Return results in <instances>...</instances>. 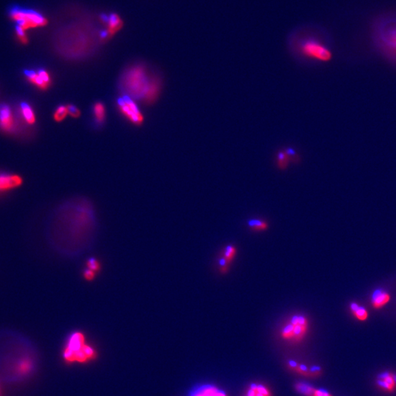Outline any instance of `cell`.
Segmentation results:
<instances>
[{
  "label": "cell",
  "instance_id": "30",
  "mask_svg": "<svg viewBox=\"0 0 396 396\" xmlns=\"http://www.w3.org/2000/svg\"><path fill=\"white\" fill-rule=\"evenodd\" d=\"M0 396H3V392H2L1 388V382H0Z\"/></svg>",
  "mask_w": 396,
  "mask_h": 396
},
{
  "label": "cell",
  "instance_id": "19",
  "mask_svg": "<svg viewBox=\"0 0 396 396\" xmlns=\"http://www.w3.org/2000/svg\"><path fill=\"white\" fill-rule=\"evenodd\" d=\"M247 224L249 229L252 231H255V232H262V231H267L270 227L268 222L262 219H257V218L247 220Z\"/></svg>",
  "mask_w": 396,
  "mask_h": 396
},
{
  "label": "cell",
  "instance_id": "23",
  "mask_svg": "<svg viewBox=\"0 0 396 396\" xmlns=\"http://www.w3.org/2000/svg\"><path fill=\"white\" fill-rule=\"evenodd\" d=\"M236 253H237V249H236V247L233 245V244H228L223 249L221 255L224 257V258L227 260L229 264H231L234 261Z\"/></svg>",
  "mask_w": 396,
  "mask_h": 396
},
{
  "label": "cell",
  "instance_id": "12",
  "mask_svg": "<svg viewBox=\"0 0 396 396\" xmlns=\"http://www.w3.org/2000/svg\"><path fill=\"white\" fill-rule=\"evenodd\" d=\"M16 120L11 107L7 105L0 107V129L6 133L15 131Z\"/></svg>",
  "mask_w": 396,
  "mask_h": 396
},
{
  "label": "cell",
  "instance_id": "27",
  "mask_svg": "<svg viewBox=\"0 0 396 396\" xmlns=\"http://www.w3.org/2000/svg\"><path fill=\"white\" fill-rule=\"evenodd\" d=\"M67 108H68V115H71V117H78L80 116V110H79L77 107H75L74 105L68 104V105L67 106Z\"/></svg>",
  "mask_w": 396,
  "mask_h": 396
},
{
  "label": "cell",
  "instance_id": "1",
  "mask_svg": "<svg viewBox=\"0 0 396 396\" xmlns=\"http://www.w3.org/2000/svg\"><path fill=\"white\" fill-rule=\"evenodd\" d=\"M96 231L93 205L85 199H73L54 209L46 223V240L57 253L80 256L92 245Z\"/></svg>",
  "mask_w": 396,
  "mask_h": 396
},
{
  "label": "cell",
  "instance_id": "5",
  "mask_svg": "<svg viewBox=\"0 0 396 396\" xmlns=\"http://www.w3.org/2000/svg\"><path fill=\"white\" fill-rule=\"evenodd\" d=\"M9 17L16 24V37L23 44L27 43V30L32 28L43 27L47 24L45 17L35 10L23 7L21 6H14L10 8Z\"/></svg>",
  "mask_w": 396,
  "mask_h": 396
},
{
  "label": "cell",
  "instance_id": "15",
  "mask_svg": "<svg viewBox=\"0 0 396 396\" xmlns=\"http://www.w3.org/2000/svg\"><path fill=\"white\" fill-rule=\"evenodd\" d=\"M390 296L387 291L382 289H377L373 293L371 296V302L375 308H381L389 302Z\"/></svg>",
  "mask_w": 396,
  "mask_h": 396
},
{
  "label": "cell",
  "instance_id": "28",
  "mask_svg": "<svg viewBox=\"0 0 396 396\" xmlns=\"http://www.w3.org/2000/svg\"><path fill=\"white\" fill-rule=\"evenodd\" d=\"M87 266V269H89V270H92V271L94 272L98 271V270H99V268H100L99 262L93 258L88 260Z\"/></svg>",
  "mask_w": 396,
  "mask_h": 396
},
{
  "label": "cell",
  "instance_id": "7",
  "mask_svg": "<svg viewBox=\"0 0 396 396\" xmlns=\"http://www.w3.org/2000/svg\"><path fill=\"white\" fill-rule=\"evenodd\" d=\"M297 50L304 58L319 63H328L333 56L326 44L314 37L303 38L298 44Z\"/></svg>",
  "mask_w": 396,
  "mask_h": 396
},
{
  "label": "cell",
  "instance_id": "13",
  "mask_svg": "<svg viewBox=\"0 0 396 396\" xmlns=\"http://www.w3.org/2000/svg\"><path fill=\"white\" fill-rule=\"evenodd\" d=\"M298 155L291 148L278 151L275 158L277 167L280 170L284 171L288 168L291 163L297 161Z\"/></svg>",
  "mask_w": 396,
  "mask_h": 396
},
{
  "label": "cell",
  "instance_id": "17",
  "mask_svg": "<svg viewBox=\"0 0 396 396\" xmlns=\"http://www.w3.org/2000/svg\"><path fill=\"white\" fill-rule=\"evenodd\" d=\"M20 113L23 120L27 124L34 125L36 122V115L33 109L27 103H22L20 105Z\"/></svg>",
  "mask_w": 396,
  "mask_h": 396
},
{
  "label": "cell",
  "instance_id": "16",
  "mask_svg": "<svg viewBox=\"0 0 396 396\" xmlns=\"http://www.w3.org/2000/svg\"><path fill=\"white\" fill-rule=\"evenodd\" d=\"M378 384L386 390H394L396 385V376L387 372L383 373L379 376Z\"/></svg>",
  "mask_w": 396,
  "mask_h": 396
},
{
  "label": "cell",
  "instance_id": "20",
  "mask_svg": "<svg viewBox=\"0 0 396 396\" xmlns=\"http://www.w3.org/2000/svg\"><path fill=\"white\" fill-rule=\"evenodd\" d=\"M192 396H227L223 391L213 387L206 386L198 389L192 393Z\"/></svg>",
  "mask_w": 396,
  "mask_h": 396
},
{
  "label": "cell",
  "instance_id": "22",
  "mask_svg": "<svg viewBox=\"0 0 396 396\" xmlns=\"http://www.w3.org/2000/svg\"><path fill=\"white\" fill-rule=\"evenodd\" d=\"M352 314L360 321H365L368 319V314L366 308L360 306L357 303H352L350 305Z\"/></svg>",
  "mask_w": 396,
  "mask_h": 396
},
{
  "label": "cell",
  "instance_id": "2",
  "mask_svg": "<svg viewBox=\"0 0 396 396\" xmlns=\"http://www.w3.org/2000/svg\"><path fill=\"white\" fill-rule=\"evenodd\" d=\"M38 355L32 340L11 329H0V382L18 384L36 372Z\"/></svg>",
  "mask_w": 396,
  "mask_h": 396
},
{
  "label": "cell",
  "instance_id": "6",
  "mask_svg": "<svg viewBox=\"0 0 396 396\" xmlns=\"http://www.w3.org/2000/svg\"><path fill=\"white\" fill-rule=\"evenodd\" d=\"M62 355L67 363H87L96 359L97 352L88 344L84 334L74 332L67 338Z\"/></svg>",
  "mask_w": 396,
  "mask_h": 396
},
{
  "label": "cell",
  "instance_id": "25",
  "mask_svg": "<svg viewBox=\"0 0 396 396\" xmlns=\"http://www.w3.org/2000/svg\"><path fill=\"white\" fill-rule=\"evenodd\" d=\"M68 108L67 106H60L54 112V120L57 122H61L66 118L68 115Z\"/></svg>",
  "mask_w": 396,
  "mask_h": 396
},
{
  "label": "cell",
  "instance_id": "3",
  "mask_svg": "<svg viewBox=\"0 0 396 396\" xmlns=\"http://www.w3.org/2000/svg\"><path fill=\"white\" fill-rule=\"evenodd\" d=\"M120 85L128 97L150 104L159 96L161 84L159 78L150 75L146 67L137 65L125 71Z\"/></svg>",
  "mask_w": 396,
  "mask_h": 396
},
{
  "label": "cell",
  "instance_id": "29",
  "mask_svg": "<svg viewBox=\"0 0 396 396\" xmlns=\"http://www.w3.org/2000/svg\"><path fill=\"white\" fill-rule=\"evenodd\" d=\"M84 278L87 279V280H93V279L94 278V277H95V272L92 271V270L87 269V270L84 272Z\"/></svg>",
  "mask_w": 396,
  "mask_h": 396
},
{
  "label": "cell",
  "instance_id": "24",
  "mask_svg": "<svg viewBox=\"0 0 396 396\" xmlns=\"http://www.w3.org/2000/svg\"><path fill=\"white\" fill-rule=\"evenodd\" d=\"M94 115H95L96 121L102 123L104 122L106 116L105 107L102 103H96L94 108Z\"/></svg>",
  "mask_w": 396,
  "mask_h": 396
},
{
  "label": "cell",
  "instance_id": "26",
  "mask_svg": "<svg viewBox=\"0 0 396 396\" xmlns=\"http://www.w3.org/2000/svg\"><path fill=\"white\" fill-rule=\"evenodd\" d=\"M217 264L220 273L223 274V275L228 273L231 264L228 263L227 260L224 258V257H223V255H220L219 258H218Z\"/></svg>",
  "mask_w": 396,
  "mask_h": 396
},
{
  "label": "cell",
  "instance_id": "4",
  "mask_svg": "<svg viewBox=\"0 0 396 396\" xmlns=\"http://www.w3.org/2000/svg\"><path fill=\"white\" fill-rule=\"evenodd\" d=\"M372 39L375 47L387 60L396 64V17L383 18L374 24Z\"/></svg>",
  "mask_w": 396,
  "mask_h": 396
},
{
  "label": "cell",
  "instance_id": "18",
  "mask_svg": "<svg viewBox=\"0 0 396 396\" xmlns=\"http://www.w3.org/2000/svg\"><path fill=\"white\" fill-rule=\"evenodd\" d=\"M107 33L109 36L112 37L115 35L117 32L120 30L122 27V21L120 17L117 15L112 14L109 17L107 18Z\"/></svg>",
  "mask_w": 396,
  "mask_h": 396
},
{
  "label": "cell",
  "instance_id": "9",
  "mask_svg": "<svg viewBox=\"0 0 396 396\" xmlns=\"http://www.w3.org/2000/svg\"><path fill=\"white\" fill-rule=\"evenodd\" d=\"M117 104L120 112L134 124L140 125L143 123L144 120L143 114L131 98L124 96L119 99Z\"/></svg>",
  "mask_w": 396,
  "mask_h": 396
},
{
  "label": "cell",
  "instance_id": "8",
  "mask_svg": "<svg viewBox=\"0 0 396 396\" xmlns=\"http://www.w3.org/2000/svg\"><path fill=\"white\" fill-rule=\"evenodd\" d=\"M309 330V320L304 314H296L291 316L285 322L280 330L282 338L291 341H301L307 335Z\"/></svg>",
  "mask_w": 396,
  "mask_h": 396
},
{
  "label": "cell",
  "instance_id": "11",
  "mask_svg": "<svg viewBox=\"0 0 396 396\" xmlns=\"http://www.w3.org/2000/svg\"><path fill=\"white\" fill-rule=\"evenodd\" d=\"M22 184V177L18 174L0 173V195L16 190Z\"/></svg>",
  "mask_w": 396,
  "mask_h": 396
},
{
  "label": "cell",
  "instance_id": "10",
  "mask_svg": "<svg viewBox=\"0 0 396 396\" xmlns=\"http://www.w3.org/2000/svg\"><path fill=\"white\" fill-rule=\"evenodd\" d=\"M24 74L26 79L30 84L41 91H47L51 85V75L46 70H40L38 71H27Z\"/></svg>",
  "mask_w": 396,
  "mask_h": 396
},
{
  "label": "cell",
  "instance_id": "21",
  "mask_svg": "<svg viewBox=\"0 0 396 396\" xmlns=\"http://www.w3.org/2000/svg\"><path fill=\"white\" fill-rule=\"evenodd\" d=\"M246 396H271V394L263 384H252L247 389Z\"/></svg>",
  "mask_w": 396,
  "mask_h": 396
},
{
  "label": "cell",
  "instance_id": "14",
  "mask_svg": "<svg viewBox=\"0 0 396 396\" xmlns=\"http://www.w3.org/2000/svg\"><path fill=\"white\" fill-rule=\"evenodd\" d=\"M296 389L301 395L306 396H332L325 389H316L312 386L304 383H297Z\"/></svg>",
  "mask_w": 396,
  "mask_h": 396
}]
</instances>
